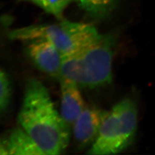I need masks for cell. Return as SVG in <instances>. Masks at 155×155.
I'll return each mask as SVG.
<instances>
[{"label": "cell", "instance_id": "obj_1", "mask_svg": "<svg viewBox=\"0 0 155 155\" xmlns=\"http://www.w3.org/2000/svg\"><path fill=\"white\" fill-rule=\"evenodd\" d=\"M18 120L45 155H60L69 144L70 126L56 110L48 89L36 78L27 82Z\"/></svg>", "mask_w": 155, "mask_h": 155}, {"label": "cell", "instance_id": "obj_2", "mask_svg": "<svg viewBox=\"0 0 155 155\" xmlns=\"http://www.w3.org/2000/svg\"><path fill=\"white\" fill-rule=\"evenodd\" d=\"M116 41L112 34L101 35L83 50L62 56L61 77L75 82L79 87L89 89L109 84L112 81V61Z\"/></svg>", "mask_w": 155, "mask_h": 155}, {"label": "cell", "instance_id": "obj_3", "mask_svg": "<svg viewBox=\"0 0 155 155\" xmlns=\"http://www.w3.org/2000/svg\"><path fill=\"white\" fill-rule=\"evenodd\" d=\"M101 34L93 26L85 23L63 20L54 24H36L17 28L8 36L13 40L27 41L44 39L51 42L62 56L75 54L93 44Z\"/></svg>", "mask_w": 155, "mask_h": 155}, {"label": "cell", "instance_id": "obj_4", "mask_svg": "<svg viewBox=\"0 0 155 155\" xmlns=\"http://www.w3.org/2000/svg\"><path fill=\"white\" fill-rule=\"evenodd\" d=\"M137 123L136 103L129 98L121 100L108 111L98 137L87 154L114 155L126 150L133 143Z\"/></svg>", "mask_w": 155, "mask_h": 155}, {"label": "cell", "instance_id": "obj_5", "mask_svg": "<svg viewBox=\"0 0 155 155\" xmlns=\"http://www.w3.org/2000/svg\"><path fill=\"white\" fill-rule=\"evenodd\" d=\"M27 51L33 63L53 77H61L62 55L51 42L44 39L27 41Z\"/></svg>", "mask_w": 155, "mask_h": 155}, {"label": "cell", "instance_id": "obj_6", "mask_svg": "<svg viewBox=\"0 0 155 155\" xmlns=\"http://www.w3.org/2000/svg\"><path fill=\"white\" fill-rule=\"evenodd\" d=\"M107 113V111L94 106L84 108L73 124L74 139L78 144L86 147L94 143Z\"/></svg>", "mask_w": 155, "mask_h": 155}, {"label": "cell", "instance_id": "obj_7", "mask_svg": "<svg viewBox=\"0 0 155 155\" xmlns=\"http://www.w3.org/2000/svg\"><path fill=\"white\" fill-rule=\"evenodd\" d=\"M61 90V114L70 127L74 124L84 107L77 83L65 78H60Z\"/></svg>", "mask_w": 155, "mask_h": 155}, {"label": "cell", "instance_id": "obj_8", "mask_svg": "<svg viewBox=\"0 0 155 155\" xmlns=\"http://www.w3.org/2000/svg\"><path fill=\"white\" fill-rule=\"evenodd\" d=\"M1 155H45L22 127L16 128L1 140Z\"/></svg>", "mask_w": 155, "mask_h": 155}, {"label": "cell", "instance_id": "obj_9", "mask_svg": "<svg viewBox=\"0 0 155 155\" xmlns=\"http://www.w3.org/2000/svg\"><path fill=\"white\" fill-rule=\"evenodd\" d=\"M87 14L94 18L107 16L116 3L117 0H74Z\"/></svg>", "mask_w": 155, "mask_h": 155}, {"label": "cell", "instance_id": "obj_10", "mask_svg": "<svg viewBox=\"0 0 155 155\" xmlns=\"http://www.w3.org/2000/svg\"><path fill=\"white\" fill-rule=\"evenodd\" d=\"M26 1L43 9L47 13L61 18L63 13L68 4L73 0H20Z\"/></svg>", "mask_w": 155, "mask_h": 155}, {"label": "cell", "instance_id": "obj_11", "mask_svg": "<svg viewBox=\"0 0 155 155\" xmlns=\"http://www.w3.org/2000/svg\"><path fill=\"white\" fill-rule=\"evenodd\" d=\"M0 110L1 113L6 110L11 101L12 87L9 78L2 69L0 72Z\"/></svg>", "mask_w": 155, "mask_h": 155}]
</instances>
